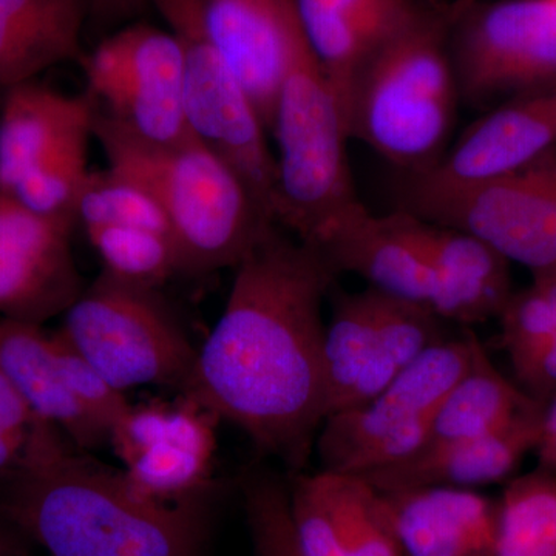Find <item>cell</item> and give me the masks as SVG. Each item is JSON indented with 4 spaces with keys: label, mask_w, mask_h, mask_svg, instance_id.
Returning <instances> with one entry per match:
<instances>
[{
    "label": "cell",
    "mask_w": 556,
    "mask_h": 556,
    "mask_svg": "<svg viewBox=\"0 0 556 556\" xmlns=\"http://www.w3.org/2000/svg\"><path fill=\"white\" fill-rule=\"evenodd\" d=\"M0 369L42 422L62 431L78 448L110 444L73 396L62 376L53 334L40 325L0 317Z\"/></svg>",
    "instance_id": "cb8c5ba5"
},
{
    "label": "cell",
    "mask_w": 556,
    "mask_h": 556,
    "mask_svg": "<svg viewBox=\"0 0 556 556\" xmlns=\"http://www.w3.org/2000/svg\"><path fill=\"white\" fill-rule=\"evenodd\" d=\"M556 149V86L519 94L468 126L437 166L401 181L464 188L529 166Z\"/></svg>",
    "instance_id": "2e32d148"
},
{
    "label": "cell",
    "mask_w": 556,
    "mask_h": 556,
    "mask_svg": "<svg viewBox=\"0 0 556 556\" xmlns=\"http://www.w3.org/2000/svg\"><path fill=\"white\" fill-rule=\"evenodd\" d=\"M417 233L431 270L430 309L460 325L500 317L514 294L510 262L466 230L419 218Z\"/></svg>",
    "instance_id": "7402d4cb"
},
{
    "label": "cell",
    "mask_w": 556,
    "mask_h": 556,
    "mask_svg": "<svg viewBox=\"0 0 556 556\" xmlns=\"http://www.w3.org/2000/svg\"><path fill=\"white\" fill-rule=\"evenodd\" d=\"M86 230L104 270L112 276L159 289L181 273L177 243L167 233L118 225L89 226Z\"/></svg>",
    "instance_id": "83f0119b"
},
{
    "label": "cell",
    "mask_w": 556,
    "mask_h": 556,
    "mask_svg": "<svg viewBox=\"0 0 556 556\" xmlns=\"http://www.w3.org/2000/svg\"><path fill=\"white\" fill-rule=\"evenodd\" d=\"M58 332L121 393L150 386L185 391L199 356L159 289L108 270L65 311Z\"/></svg>",
    "instance_id": "52a82bcc"
},
{
    "label": "cell",
    "mask_w": 556,
    "mask_h": 556,
    "mask_svg": "<svg viewBox=\"0 0 556 556\" xmlns=\"http://www.w3.org/2000/svg\"><path fill=\"white\" fill-rule=\"evenodd\" d=\"M471 3L416 9L353 80L345 110L348 138L367 144L402 175L424 174L447 152L459 102L450 38Z\"/></svg>",
    "instance_id": "3957f363"
},
{
    "label": "cell",
    "mask_w": 556,
    "mask_h": 556,
    "mask_svg": "<svg viewBox=\"0 0 556 556\" xmlns=\"http://www.w3.org/2000/svg\"><path fill=\"white\" fill-rule=\"evenodd\" d=\"M288 490L300 556H405L382 496L364 478L302 471Z\"/></svg>",
    "instance_id": "e0dca14e"
},
{
    "label": "cell",
    "mask_w": 556,
    "mask_h": 556,
    "mask_svg": "<svg viewBox=\"0 0 556 556\" xmlns=\"http://www.w3.org/2000/svg\"><path fill=\"white\" fill-rule=\"evenodd\" d=\"M53 340L61 372L68 390L84 412L112 437L113 427L130 407L126 396L110 386L93 365L61 338L60 332H54Z\"/></svg>",
    "instance_id": "1f68e13d"
},
{
    "label": "cell",
    "mask_w": 556,
    "mask_h": 556,
    "mask_svg": "<svg viewBox=\"0 0 556 556\" xmlns=\"http://www.w3.org/2000/svg\"><path fill=\"white\" fill-rule=\"evenodd\" d=\"M90 0H0V90L83 61Z\"/></svg>",
    "instance_id": "d4e9b609"
},
{
    "label": "cell",
    "mask_w": 556,
    "mask_h": 556,
    "mask_svg": "<svg viewBox=\"0 0 556 556\" xmlns=\"http://www.w3.org/2000/svg\"><path fill=\"white\" fill-rule=\"evenodd\" d=\"M294 3L306 42L331 84L345 121L348 97L358 70L416 7L409 0H294Z\"/></svg>",
    "instance_id": "603a6c76"
},
{
    "label": "cell",
    "mask_w": 556,
    "mask_h": 556,
    "mask_svg": "<svg viewBox=\"0 0 556 556\" xmlns=\"http://www.w3.org/2000/svg\"><path fill=\"white\" fill-rule=\"evenodd\" d=\"M21 548L16 536L7 527L0 526V556H20Z\"/></svg>",
    "instance_id": "8d00e7d4"
},
{
    "label": "cell",
    "mask_w": 556,
    "mask_h": 556,
    "mask_svg": "<svg viewBox=\"0 0 556 556\" xmlns=\"http://www.w3.org/2000/svg\"><path fill=\"white\" fill-rule=\"evenodd\" d=\"M214 420L186 397L179 405H130L113 427L110 445L123 460L127 482L142 496L199 495L217 447Z\"/></svg>",
    "instance_id": "5bb4252c"
},
{
    "label": "cell",
    "mask_w": 556,
    "mask_h": 556,
    "mask_svg": "<svg viewBox=\"0 0 556 556\" xmlns=\"http://www.w3.org/2000/svg\"><path fill=\"white\" fill-rule=\"evenodd\" d=\"M39 419L0 369V477L16 473Z\"/></svg>",
    "instance_id": "d6a6232c"
},
{
    "label": "cell",
    "mask_w": 556,
    "mask_h": 556,
    "mask_svg": "<svg viewBox=\"0 0 556 556\" xmlns=\"http://www.w3.org/2000/svg\"><path fill=\"white\" fill-rule=\"evenodd\" d=\"M535 404L540 402L497 371L479 343L466 375L445 394L434 413L422 448L481 437L506 426Z\"/></svg>",
    "instance_id": "484cf974"
},
{
    "label": "cell",
    "mask_w": 556,
    "mask_h": 556,
    "mask_svg": "<svg viewBox=\"0 0 556 556\" xmlns=\"http://www.w3.org/2000/svg\"><path fill=\"white\" fill-rule=\"evenodd\" d=\"M379 493L405 556H495L500 501L456 486Z\"/></svg>",
    "instance_id": "ffe728a7"
},
{
    "label": "cell",
    "mask_w": 556,
    "mask_h": 556,
    "mask_svg": "<svg viewBox=\"0 0 556 556\" xmlns=\"http://www.w3.org/2000/svg\"><path fill=\"white\" fill-rule=\"evenodd\" d=\"M270 134L277 142L274 219L317 247L361 200L348 164L342 110L306 42L295 3Z\"/></svg>",
    "instance_id": "5b68a950"
},
{
    "label": "cell",
    "mask_w": 556,
    "mask_h": 556,
    "mask_svg": "<svg viewBox=\"0 0 556 556\" xmlns=\"http://www.w3.org/2000/svg\"><path fill=\"white\" fill-rule=\"evenodd\" d=\"M78 222L86 228L101 225L135 226L159 230L174 239L169 219L155 197L134 178L112 167L91 170L80 195Z\"/></svg>",
    "instance_id": "f1b7e54d"
},
{
    "label": "cell",
    "mask_w": 556,
    "mask_h": 556,
    "mask_svg": "<svg viewBox=\"0 0 556 556\" xmlns=\"http://www.w3.org/2000/svg\"><path fill=\"white\" fill-rule=\"evenodd\" d=\"M93 137L108 167L134 178L159 201L182 274L236 268L276 223L237 172L195 135L178 144H150L97 109Z\"/></svg>",
    "instance_id": "277c9868"
},
{
    "label": "cell",
    "mask_w": 556,
    "mask_h": 556,
    "mask_svg": "<svg viewBox=\"0 0 556 556\" xmlns=\"http://www.w3.org/2000/svg\"><path fill=\"white\" fill-rule=\"evenodd\" d=\"M402 211L473 233L532 274L556 270V149L511 174L464 188L399 182Z\"/></svg>",
    "instance_id": "30bf717a"
},
{
    "label": "cell",
    "mask_w": 556,
    "mask_h": 556,
    "mask_svg": "<svg viewBox=\"0 0 556 556\" xmlns=\"http://www.w3.org/2000/svg\"><path fill=\"white\" fill-rule=\"evenodd\" d=\"M80 64L97 109L135 138L172 146L192 137L181 51L169 31L129 25L102 39Z\"/></svg>",
    "instance_id": "4fadbf2b"
},
{
    "label": "cell",
    "mask_w": 556,
    "mask_h": 556,
    "mask_svg": "<svg viewBox=\"0 0 556 556\" xmlns=\"http://www.w3.org/2000/svg\"><path fill=\"white\" fill-rule=\"evenodd\" d=\"M292 13L294 0H206L212 39L268 131L287 68Z\"/></svg>",
    "instance_id": "44dd1931"
},
{
    "label": "cell",
    "mask_w": 556,
    "mask_h": 556,
    "mask_svg": "<svg viewBox=\"0 0 556 556\" xmlns=\"http://www.w3.org/2000/svg\"><path fill=\"white\" fill-rule=\"evenodd\" d=\"M495 556H556V473L538 468L504 490Z\"/></svg>",
    "instance_id": "4316f807"
},
{
    "label": "cell",
    "mask_w": 556,
    "mask_h": 556,
    "mask_svg": "<svg viewBox=\"0 0 556 556\" xmlns=\"http://www.w3.org/2000/svg\"><path fill=\"white\" fill-rule=\"evenodd\" d=\"M407 211L376 215L364 204L348 211L317 244L338 274H356L369 288L430 309L431 270Z\"/></svg>",
    "instance_id": "ac0fdd59"
},
{
    "label": "cell",
    "mask_w": 556,
    "mask_h": 556,
    "mask_svg": "<svg viewBox=\"0 0 556 556\" xmlns=\"http://www.w3.org/2000/svg\"><path fill=\"white\" fill-rule=\"evenodd\" d=\"M535 452L541 468L556 473V396L544 405Z\"/></svg>",
    "instance_id": "d590c367"
},
{
    "label": "cell",
    "mask_w": 556,
    "mask_h": 556,
    "mask_svg": "<svg viewBox=\"0 0 556 556\" xmlns=\"http://www.w3.org/2000/svg\"><path fill=\"white\" fill-rule=\"evenodd\" d=\"M441 317L367 288L340 295L325 329L327 417L378 396L399 372L442 340Z\"/></svg>",
    "instance_id": "8fae6325"
},
{
    "label": "cell",
    "mask_w": 556,
    "mask_h": 556,
    "mask_svg": "<svg viewBox=\"0 0 556 556\" xmlns=\"http://www.w3.org/2000/svg\"><path fill=\"white\" fill-rule=\"evenodd\" d=\"M450 54L459 100L473 108L556 86V2L471 3L453 27Z\"/></svg>",
    "instance_id": "7c38bea8"
},
{
    "label": "cell",
    "mask_w": 556,
    "mask_h": 556,
    "mask_svg": "<svg viewBox=\"0 0 556 556\" xmlns=\"http://www.w3.org/2000/svg\"><path fill=\"white\" fill-rule=\"evenodd\" d=\"M72 230L0 189V317L40 325L83 294Z\"/></svg>",
    "instance_id": "9a60e30c"
},
{
    "label": "cell",
    "mask_w": 556,
    "mask_h": 556,
    "mask_svg": "<svg viewBox=\"0 0 556 556\" xmlns=\"http://www.w3.org/2000/svg\"><path fill=\"white\" fill-rule=\"evenodd\" d=\"M233 269L182 394L302 473L327 419L321 303L338 270L277 223Z\"/></svg>",
    "instance_id": "6da1fadb"
},
{
    "label": "cell",
    "mask_w": 556,
    "mask_h": 556,
    "mask_svg": "<svg viewBox=\"0 0 556 556\" xmlns=\"http://www.w3.org/2000/svg\"><path fill=\"white\" fill-rule=\"evenodd\" d=\"M554 2H556V0H554Z\"/></svg>",
    "instance_id": "f35d334b"
},
{
    "label": "cell",
    "mask_w": 556,
    "mask_h": 556,
    "mask_svg": "<svg viewBox=\"0 0 556 556\" xmlns=\"http://www.w3.org/2000/svg\"><path fill=\"white\" fill-rule=\"evenodd\" d=\"M146 5L163 17L181 51L190 129L237 172L274 219L277 170L268 130L212 39L206 0H146Z\"/></svg>",
    "instance_id": "9c48e42d"
},
{
    "label": "cell",
    "mask_w": 556,
    "mask_h": 556,
    "mask_svg": "<svg viewBox=\"0 0 556 556\" xmlns=\"http://www.w3.org/2000/svg\"><path fill=\"white\" fill-rule=\"evenodd\" d=\"M478 345L471 332L442 340L378 396L328 416L314 448L321 470L362 477L416 455L427 444L442 399L466 375Z\"/></svg>",
    "instance_id": "ba28073f"
},
{
    "label": "cell",
    "mask_w": 556,
    "mask_h": 556,
    "mask_svg": "<svg viewBox=\"0 0 556 556\" xmlns=\"http://www.w3.org/2000/svg\"><path fill=\"white\" fill-rule=\"evenodd\" d=\"M508 356L527 396L543 405L556 396V336L508 351Z\"/></svg>",
    "instance_id": "836d02e7"
},
{
    "label": "cell",
    "mask_w": 556,
    "mask_h": 556,
    "mask_svg": "<svg viewBox=\"0 0 556 556\" xmlns=\"http://www.w3.org/2000/svg\"><path fill=\"white\" fill-rule=\"evenodd\" d=\"M543 412L544 405L535 404L481 437L419 450L361 478L383 493L416 486L475 489L506 481L527 453L535 452Z\"/></svg>",
    "instance_id": "d6986e66"
},
{
    "label": "cell",
    "mask_w": 556,
    "mask_h": 556,
    "mask_svg": "<svg viewBox=\"0 0 556 556\" xmlns=\"http://www.w3.org/2000/svg\"><path fill=\"white\" fill-rule=\"evenodd\" d=\"M254 556H300L289 517L288 485L269 471H249L241 482Z\"/></svg>",
    "instance_id": "f546056e"
},
{
    "label": "cell",
    "mask_w": 556,
    "mask_h": 556,
    "mask_svg": "<svg viewBox=\"0 0 556 556\" xmlns=\"http://www.w3.org/2000/svg\"><path fill=\"white\" fill-rule=\"evenodd\" d=\"M2 94H3V91L0 90V102H2Z\"/></svg>",
    "instance_id": "74e56055"
},
{
    "label": "cell",
    "mask_w": 556,
    "mask_h": 556,
    "mask_svg": "<svg viewBox=\"0 0 556 556\" xmlns=\"http://www.w3.org/2000/svg\"><path fill=\"white\" fill-rule=\"evenodd\" d=\"M144 7L146 0H90V22L94 27H112Z\"/></svg>",
    "instance_id": "e575fe53"
},
{
    "label": "cell",
    "mask_w": 556,
    "mask_h": 556,
    "mask_svg": "<svg viewBox=\"0 0 556 556\" xmlns=\"http://www.w3.org/2000/svg\"><path fill=\"white\" fill-rule=\"evenodd\" d=\"M497 318L507 353L556 336V270L532 274V283L514 292Z\"/></svg>",
    "instance_id": "4dcf8cb0"
},
{
    "label": "cell",
    "mask_w": 556,
    "mask_h": 556,
    "mask_svg": "<svg viewBox=\"0 0 556 556\" xmlns=\"http://www.w3.org/2000/svg\"><path fill=\"white\" fill-rule=\"evenodd\" d=\"M39 420L3 501L7 519L51 556H197V495L178 503L142 496L115 471L75 452Z\"/></svg>",
    "instance_id": "7a4b0ae2"
},
{
    "label": "cell",
    "mask_w": 556,
    "mask_h": 556,
    "mask_svg": "<svg viewBox=\"0 0 556 556\" xmlns=\"http://www.w3.org/2000/svg\"><path fill=\"white\" fill-rule=\"evenodd\" d=\"M97 105L31 80L0 102V189L42 217L75 228Z\"/></svg>",
    "instance_id": "8992f818"
}]
</instances>
